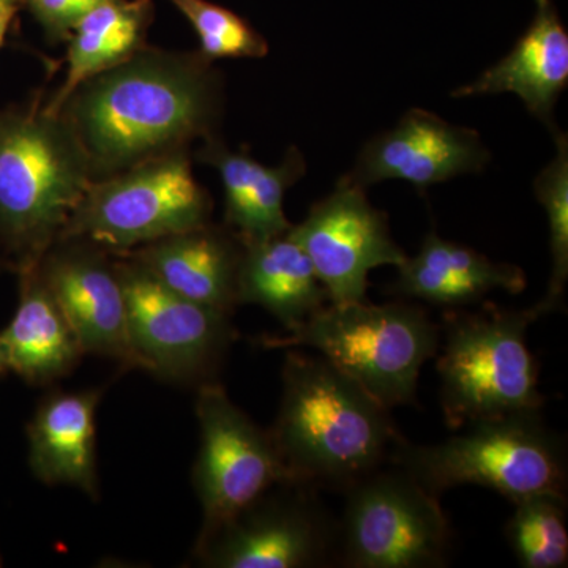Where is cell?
<instances>
[{
    "label": "cell",
    "mask_w": 568,
    "mask_h": 568,
    "mask_svg": "<svg viewBox=\"0 0 568 568\" xmlns=\"http://www.w3.org/2000/svg\"><path fill=\"white\" fill-rule=\"evenodd\" d=\"M197 52L142 48L81 84L61 112L88 155L93 181L215 136L223 78Z\"/></svg>",
    "instance_id": "cell-1"
},
{
    "label": "cell",
    "mask_w": 568,
    "mask_h": 568,
    "mask_svg": "<svg viewBox=\"0 0 568 568\" xmlns=\"http://www.w3.org/2000/svg\"><path fill=\"white\" fill-rule=\"evenodd\" d=\"M295 484L346 489L390 459L398 443L388 409L325 358L287 354L271 429Z\"/></svg>",
    "instance_id": "cell-2"
},
{
    "label": "cell",
    "mask_w": 568,
    "mask_h": 568,
    "mask_svg": "<svg viewBox=\"0 0 568 568\" xmlns=\"http://www.w3.org/2000/svg\"><path fill=\"white\" fill-rule=\"evenodd\" d=\"M93 181L69 121L43 104L0 111V242L18 268L61 239Z\"/></svg>",
    "instance_id": "cell-3"
},
{
    "label": "cell",
    "mask_w": 568,
    "mask_h": 568,
    "mask_svg": "<svg viewBox=\"0 0 568 568\" xmlns=\"http://www.w3.org/2000/svg\"><path fill=\"white\" fill-rule=\"evenodd\" d=\"M390 462L436 497L463 485L493 489L511 504L530 496H566V450L540 410L473 422L462 435L433 446L399 437Z\"/></svg>",
    "instance_id": "cell-4"
},
{
    "label": "cell",
    "mask_w": 568,
    "mask_h": 568,
    "mask_svg": "<svg viewBox=\"0 0 568 568\" xmlns=\"http://www.w3.org/2000/svg\"><path fill=\"white\" fill-rule=\"evenodd\" d=\"M263 346L312 347L390 410L416 398L422 366L439 351L440 328L417 305L328 302Z\"/></svg>",
    "instance_id": "cell-5"
},
{
    "label": "cell",
    "mask_w": 568,
    "mask_h": 568,
    "mask_svg": "<svg viewBox=\"0 0 568 568\" xmlns=\"http://www.w3.org/2000/svg\"><path fill=\"white\" fill-rule=\"evenodd\" d=\"M544 316L538 305L446 317L437 372L440 405L450 428L473 422L540 410L536 358L526 335Z\"/></svg>",
    "instance_id": "cell-6"
},
{
    "label": "cell",
    "mask_w": 568,
    "mask_h": 568,
    "mask_svg": "<svg viewBox=\"0 0 568 568\" xmlns=\"http://www.w3.org/2000/svg\"><path fill=\"white\" fill-rule=\"evenodd\" d=\"M211 215L189 151H178L92 181L59 241L82 239L119 256L204 226Z\"/></svg>",
    "instance_id": "cell-7"
},
{
    "label": "cell",
    "mask_w": 568,
    "mask_h": 568,
    "mask_svg": "<svg viewBox=\"0 0 568 568\" xmlns=\"http://www.w3.org/2000/svg\"><path fill=\"white\" fill-rule=\"evenodd\" d=\"M345 491L336 551L346 567L446 566L452 534L439 497L402 467H377Z\"/></svg>",
    "instance_id": "cell-8"
},
{
    "label": "cell",
    "mask_w": 568,
    "mask_h": 568,
    "mask_svg": "<svg viewBox=\"0 0 568 568\" xmlns=\"http://www.w3.org/2000/svg\"><path fill=\"white\" fill-rule=\"evenodd\" d=\"M196 417L201 444L193 485L203 506V530L233 518L272 488L294 481L271 433L235 406L220 384H201Z\"/></svg>",
    "instance_id": "cell-9"
},
{
    "label": "cell",
    "mask_w": 568,
    "mask_h": 568,
    "mask_svg": "<svg viewBox=\"0 0 568 568\" xmlns=\"http://www.w3.org/2000/svg\"><path fill=\"white\" fill-rule=\"evenodd\" d=\"M336 538L338 523L325 514L313 487L291 481L203 530L196 555L213 568L315 567L336 552Z\"/></svg>",
    "instance_id": "cell-10"
},
{
    "label": "cell",
    "mask_w": 568,
    "mask_h": 568,
    "mask_svg": "<svg viewBox=\"0 0 568 568\" xmlns=\"http://www.w3.org/2000/svg\"><path fill=\"white\" fill-rule=\"evenodd\" d=\"M115 261L141 369L164 379H205L226 353L230 315L196 304L160 283L132 257Z\"/></svg>",
    "instance_id": "cell-11"
},
{
    "label": "cell",
    "mask_w": 568,
    "mask_h": 568,
    "mask_svg": "<svg viewBox=\"0 0 568 568\" xmlns=\"http://www.w3.org/2000/svg\"><path fill=\"white\" fill-rule=\"evenodd\" d=\"M291 237L304 248L331 304L365 301L368 274L406 260L392 239L387 213L369 203L366 190L339 178L334 192L312 205Z\"/></svg>",
    "instance_id": "cell-12"
},
{
    "label": "cell",
    "mask_w": 568,
    "mask_h": 568,
    "mask_svg": "<svg viewBox=\"0 0 568 568\" xmlns=\"http://www.w3.org/2000/svg\"><path fill=\"white\" fill-rule=\"evenodd\" d=\"M39 271L84 354L141 368L121 276L106 250L82 239H62L43 254Z\"/></svg>",
    "instance_id": "cell-13"
},
{
    "label": "cell",
    "mask_w": 568,
    "mask_h": 568,
    "mask_svg": "<svg viewBox=\"0 0 568 568\" xmlns=\"http://www.w3.org/2000/svg\"><path fill=\"white\" fill-rule=\"evenodd\" d=\"M489 160L491 152L477 130L414 108L394 129L366 142L343 179L364 190L384 181H402L425 193L436 183L481 173Z\"/></svg>",
    "instance_id": "cell-14"
},
{
    "label": "cell",
    "mask_w": 568,
    "mask_h": 568,
    "mask_svg": "<svg viewBox=\"0 0 568 568\" xmlns=\"http://www.w3.org/2000/svg\"><path fill=\"white\" fill-rule=\"evenodd\" d=\"M567 85L568 33L551 0H537L536 17L515 47L450 97L515 93L532 118L555 132V108Z\"/></svg>",
    "instance_id": "cell-15"
},
{
    "label": "cell",
    "mask_w": 568,
    "mask_h": 568,
    "mask_svg": "<svg viewBox=\"0 0 568 568\" xmlns=\"http://www.w3.org/2000/svg\"><path fill=\"white\" fill-rule=\"evenodd\" d=\"M242 250L230 227L207 223L119 256L132 257L175 294L231 315L239 305Z\"/></svg>",
    "instance_id": "cell-16"
},
{
    "label": "cell",
    "mask_w": 568,
    "mask_h": 568,
    "mask_svg": "<svg viewBox=\"0 0 568 568\" xmlns=\"http://www.w3.org/2000/svg\"><path fill=\"white\" fill-rule=\"evenodd\" d=\"M197 160L219 171L224 190V226L242 244L282 235L293 224L284 213V196L306 174L304 153L295 145L283 162L265 166L248 152L231 151L219 134L204 140Z\"/></svg>",
    "instance_id": "cell-17"
},
{
    "label": "cell",
    "mask_w": 568,
    "mask_h": 568,
    "mask_svg": "<svg viewBox=\"0 0 568 568\" xmlns=\"http://www.w3.org/2000/svg\"><path fill=\"white\" fill-rule=\"evenodd\" d=\"M100 392H51L28 425L29 466L47 485L97 497V406Z\"/></svg>",
    "instance_id": "cell-18"
},
{
    "label": "cell",
    "mask_w": 568,
    "mask_h": 568,
    "mask_svg": "<svg viewBox=\"0 0 568 568\" xmlns=\"http://www.w3.org/2000/svg\"><path fill=\"white\" fill-rule=\"evenodd\" d=\"M398 271L392 286L395 294L448 308L474 304L495 290L518 294L528 284L518 265L495 263L436 233H428L416 256L406 257Z\"/></svg>",
    "instance_id": "cell-19"
},
{
    "label": "cell",
    "mask_w": 568,
    "mask_h": 568,
    "mask_svg": "<svg viewBox=\"0 0 568 568\" xmlns=\"http://www.w3.org/2000/svg\"><path fill=\"white\" fill-rule=\"evenodd\" d=\"M20 302L0 332L10 372L32 386L69 375L84 354L61 306L41 278L39 264L18 268Z\"/></svg>",
    "instance_id": "cell-20"
},
{
    "label": "cell",
    "mask_w": 568,
    "mask_h": 568,
    "mask_svg": "<svg viewBox=\"0 0 568 568\" xmlns=\"http://www.w3.org/2000/svg\"><path fill=\"white\" fill-rule=\"evenodd\" d=\"M237 302L263 306L290 332L328 304V295L308 254L287 231L244 244Z\"/></svg>",
    "instance_id": "cell-21"
},
{
    "label": "cell",
    "mask_w": 568,
    "mask_h": 568,
    "mask_svg": "<svg viewBox=\"0 0 568 568\" xmlns=\"http://www.w3.org/2000/svg\"><path fill=\"white\" fill-rule=\"evenodd\" d=\"M151 17L152 0H102L85 13L70 33L65 78L44 111L59 114L81 84L141 51Z\"/></svg>",
    "instance_id": "cell-22"
},
{
    "label": "cell",
    "mask_w": 568,
    "mask_h": 568,
    "mask_svg": "<svg viewBox=\"0 0 568 568\" xmlns=\"http://www.w3.org/2000/svg\"><path fill=\"white\" fill-rule=\"evenodd\" d=\"M508 541L525 568H562L568 562L566 496L538 495L514 503Z\"/></svg>",
    "instance_id": "cell-23"
},
{
    "label": "cell",
    "mask_w": 568,
    "mask_h": 568,
    "mask_svg": "<svg viewBox=\"0 0 568 568\" xmlns=\"http://www.w3.org/2000/svg\"><path fill=\"white\" fill-rule=\"evenodd\" d=\"M551 133L555 156L534 181V193L547 212L551 254L548 291L537 304L544 316L560 308L568 280V138L559 129Z\"/></svg>",
    "instance_id": "cell-24"
},
{
    "label": "cell",
    "mask_w": 568,
    "mask_h": 568,
    "mask_svg": "<svg viewBox=\"0 0 568 568\" xmlns=\"http://www.w3.org/2000/svg\"><path fill=\"white\" fill-rule=\"evenodd\" d=\"M190 21L207 61L261 59L268 54L267 40L244 18L209 0H170Z\"/></svg>",
    "instance_id": "cell-25"
},
{
    "label": "cell",
    "mask_w": 568,
    "mask_h": 568,
    "mask_svg": "<svg viewBox=\"0 0 568 568\" xmlns=\"http://www.w3.org/2000/svg\"><path fill=\"white\" fill-rule=\"evenodd\" d=\"M52 40L69 39L78 21L102 0H26Z\"/></svg>",
    "instance_id": "cell-26"
},
{
    "label": "cell",
    "mask_w": 568,
    "mask_h": 568,
    "mask_svg": "<svg viewBox=\"0 0 568 568\" xmlns=\"http://www.w3.org/2000/svg\"><path fill=\"white\" fill-rule=\"evenodd\" d=\"M14 13H17V11L0 10V48H2L7 33H9L11 20H13Z\"/></svg>",
    "instance_id": "cell-27"
},
{
    "label": "cell",
    "mask_w": 568,
    "mask_h": 568,
    "mask_svg": "<svg viewBox=\"0 0 568 568\" xmlns=\"http://www.w3.org/2000/svg\"><path fill=\"white\" fill-rule=\"evenodd\" d=\"M10 372L9 362H7L6 351H3L2 343H0V377L7 375Z\"/></svg>",
    "instance_id": "cell-28"
},
{
    "label": "cell",
    "mask_w": 568,
    "mask_h": 568,
    "mask_svg": "<svg viewBox=\"0 0 568 568\" xmlns=\"http://www.w3.org/2000/svg\"><path fill=\"white\" fill-rule=\"evenodd\" d=\"M18 0H0V10L17 11Z\"/></svg>",
    "instance_id": "cell-29"
}]
</instances>
